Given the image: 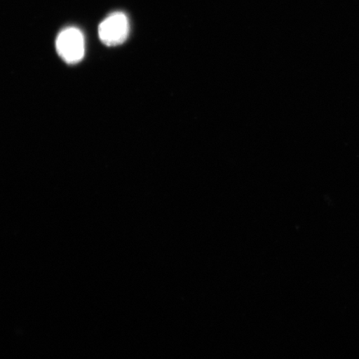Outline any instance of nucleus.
I'll return each mask as SVG.
<instances>
[{
  "instance_id": "f257e3e1",
  "label": "nucleus",
  "mask_w": 359,
  "mask_h": 359,
  "mask_svg": "<svg viewBox=\"0 0 359 359\" xmlns=\"http://www.w3.org/2000/svg\"><path fill=\"white\" fill-rule=\"evenodd\" d=\"M56 49L58 55L67 64H78L85 55V42L82 32L76 28L62 30L57 36Z\"/></svg>"
},
{
  "instance_id": "f03ea898",
  "label": "nucleus",
  "mask_w": 359,
  "mask_h": 359,
  "mask_svg": "<svg viewBox=\"0 0 359 359\" xmlns=\"http://www.w3.org/2000/svg\"><path fill=\"white\" fill-rule=\"evenodd\" d=\"M129 21L123 13H114L103 20L98 28L101 41L107 46L122 44L129 34Z\"/></svg>"
}]
</instances>
